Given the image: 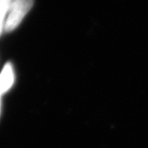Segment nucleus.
Here are the masks:
<instances>
[{"label": "nucleus", "instance_id": "f257e3e1", "mask_svg": "<svg viewBox=\"0 0 148 148\" xmlns=\"http://www.w3.org/2000/svg\"><path fill=\"white\" fill-rule=\"evenodd\" d=\"M34 0H13L7 16L4 29L7 32L13 31L21 23L27 12L31 10Z\"/></svg>", "mask_w": 148, "mask_h": 148}, {"label": "nucleus", "instance_id": "f03ea898", "mask_svg": "<svg viewBox=\"0 0 148 148\" xmlns=\"http://www.w3.org/2000/svg\"><path fill=\"white\" fill-rule=\"evenodd\" d=\"M14 82V72L10 64H7L0 73V95L11 88Z\"/></svg>", "mask_w": 148, "mask_h": 148}, {"label": "nucleus", "instance_id": "7ed1b4c3", "mask_svg": "<svg viewBox=\"0 0 148 148\" xmlns=\"http://www.w3.org/2000/svg\"><path fill=\"white\" fill-rule=\"evenodd\" d=\"M0 107H1V95H0Z\"/></svg>", "mask_w": 148, "mask_h": 148}]
</instances>
